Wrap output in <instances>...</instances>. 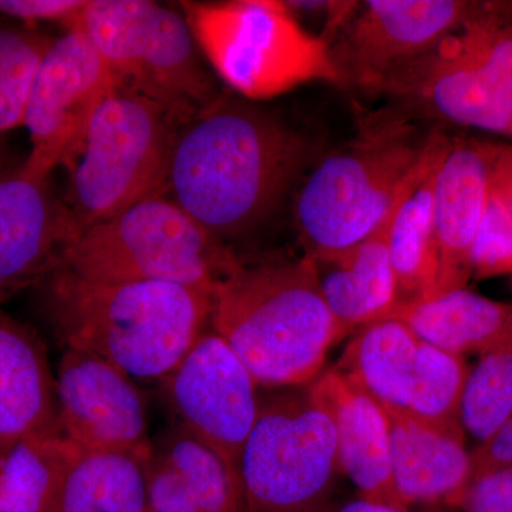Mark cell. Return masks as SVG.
Masks as SVG:
<instances>
[{
    "mask_svg": "<svg viewBox=\"0 0 512 512\" xmlns=\"http://www.w3.org/2000/svg\"><path fill=\"white\" fill-rule=\"evenodd\" d=\"M2 164H3L2 163V153H0V174H2L3 171H5V170H3V165Z\"/></svg>",
    "mask_w": 512,
    "mask_h": 512,
    "instance_id": "obj_38",
    "label": "cell"
},
{
    "mask_svg": "<svg viewBox=\"0 0 512 512\" xmlns=\"http://www.w3.org/2000/svg\"><path fill=\"white\" fill-rule=\"evenodd\" d=\"M56 392L60 429L84 453L150 446L144 394L133 377L109 360L66 349Z\"/></svg>",
    "mask_w": 512,
    "mask_h": 512,
    "instance_id": "obj_14",
    "label": "cell"
},
{
    "mask_svg": "<svg viewBox=\"0 0 512 512\" xmlns=\"http://www.w3.org/2000/svg\"><path fill=\"white\" fill-rule=\"evenodd\" d=\"M50 177L25 161L0 174V303L42 284L77 237Z\"/></svg>",
    "mask_w": 512,
    "mask_h": 512,
    "instance_id": "obj_15",
    "label": "cell"
},
{
    "mask_svg": "<svg viewBox=\"0 0 512 512\" xmlns=\"http://www.w3.org/2000/svg\"><path fill=\"white\" fill-rule=\"evenodd\" d=\"M389 421L394 491L404 510H456L471 481L466 434L446 433L409 414L383 409Z\"/></svg>",
    "mask_w": 512,
    "mask_h": 512,
    "instance_id": "obj_18",
    "label": "cell"
},
{
    "mask_svg": "<svg viewBox=\"0 0 512 512\" xmlns=\"http://www.w3.org/2000/svg\"><path fill=\"white\" fill-rule=\"evenodd\" d=\"M305 387L332 421L340 470L355 484L360 498L407 511L394 491L389 421L382 407L335 367Z\"/></svg>",
    "mask_w": 512,
    "mask_h": 512,
    "instance_id": "obj_17",
    "label": "cell"
},
{
    "mask_svg": "<svg viewBox=\"0 0 512 512\" xmlns=\"http://www.w3.org/2000/svg\"><path fill=\"white\" fill-rule=\"evenodd\" d=\"M423 340L387 318L357 329L335 369L382 409L406 410Z\"/></svg>",
    "mask_w": 512,
    "mask_h": 512,
    "instance_id": "obj_24",
    "label": "cell"
},
{
    "mask_svg": "<svg viewBox=\"0 0 512 512\" xmlns=\"http://www.w3.org/2000/svg\"><path fill=\"white\" fill-rule=\"evenodd\" d=\"M53 39L22 26H0V134L25 126L30 86Z\"/></svg>",
    "mask_w": 512,
    "mask_h": 512,
    "instance_id": "obj_30",
    "label": "cell"
},
{
    "mask_svg": "<svg viewBox=\"0 0 512 512\" xmlns=\"http://www.w3.org/2000/svg\"><path fill=\"white\" fill-rule=\"evenodd\" d=\"M322 512H409L403 510H397V508L387 507V505L369 503V501L362 500L359 498L357 501L352 503L340 505L339 508L332 511Z\"/></svg>",
    "mask_w": 512,
    "mask_h": 512,
    "instance_id": "obj_36",
    "label": "cell"
},
{
    "mask_svg": "<svg viewBox=\"0 0 512 512\" xmlns=\"http://www.w3.org/2000/svg\"><path fill=\"white\" fill-rule=\"evenodd\" d=\"M178 121L126 87L104 100L79 150L64 167V204L77 235L131 205L163 194Z\"/></svg>",
    "mask_w": 512,
    "mask_h": 512,
    "instance_id": "obj_6",
    "label": "cell"
},
{
    "mask_svg": "<svg viewBox=\"0 0 512 512\" xmlns=\"http://www.w3.org/2000/svg\"><path fill=\"white\" fill-rule=\"evenodd\" d=\"M512 417V345L480 356L468 370L460 420L466 436L484 443Z\"/></svg>",
    "mask_w": 512,
    "mask_h": 512,
    "instance_id": "obj_28",
    "label": "cell"
},
{
    "mask_svg": "<svg viewBox=\"0 0 512 512\" xmlns=\"http://www.w3.org/2000/svg\"><path fill=\"white\" fill-rule=\"evenodd\" d=\"M311 154L274 114L221 93L178 124L163 194L225 242L276 210Z\"/></svg>",
    "mask_w": 512,
    "mask_h": 512,
    "instance_id": "obj_1",
    "label": "cell"
},
{
    "mask_svg": "<svg viewBox=\"0 0 512 512\" xmlns=\"http://www.w3.org/2000/svg\"><path fill=\"white\" fill-rule=\"evenodd\" d=\"M195 40L222 79L248 99H268L311 82L342 86L330 46L285 2L191 5Z\"/></svg>",
    "mask_w": 512,
    "mask_h": 512,
    "instance_id": "obj_8",
    "label": "cell"
},
{
    "mask_svg": "<svg viewBox=\"0 0 512 512\" xmlns=\"http://www.w3.org/2000/svg\"><path fill=\"white\" fill-rule=\"evenodd\" d=\"M410 117H429L512 140V110L468 57L457 32L384 74L370 90Z\"/></svg>",
    "mask_w": 512,
    "mask_h": 512,
    "instance_id": "obj_13",
    "label": "cell"
},
{
    "mask_svg": "<svg viewBox=\"0 0 512 512\" xmlns=\"http://www.w3.org/2000/svg\"><path fill=\"white\" fill-rule=\"evenodd\" d=\"M468 370L466 357L421 343L412 392L403 413L433 429L466 434L460 409Z\"/></svg>",
    "mask_w": 512,
    "mask_h": 512,
    "instance_id": "obj_27",
    "label": "cell"
},
{
    "mask_svg": "<svg viewBox=\"0 0 512 512\" xmlns=\"http://www.w3.org/2000/svg\"><path fill=\"white\" fill-rule=\"evenodd\" d=\"M242 512H322L340 470L335 430L306 387L265 397L238 464Z\"/></svg>",
    "mask_w": 512,
    "mask_h": 512,
    "instance_id": "obj_9",
    "label": "cell"
},
{
    "mask_svg": "<svg viewBox=\"0 0 512 512\" xmlns=\"http://www.w3.org/2000/svg\"><path fill=\"white\" fill-rule=\"evenodd\" d=\"M450 143L451 137L439 128L430 131L426 148L394 205L389 251L399 303L426 301L430 296L434 281V184Z\"/></svg>",
    "mask_w": 512,
    "mask_h": 512,
    "instance_id": "obj_22",
    "label": "cell"
},
{
    "mask_svg": "<svg viewBox=\"0 0 512 512\" xmlns=\"http://www.w3.org/2000/svg\"><path fill=\"white\" fill-rule=\"evenodd\" d=\"M148 512H242L237 471L177 426L151 443Z\"/></svg>",
    "mask_w": 512,
    "mask_h": 512,
    "instance_id": "obj_19",
    "label": "cell"
},
{
    "mask_svg": "<svg viewBox=\"0 0 512 512\" xmlns=\"http://www.w3.org/2000/svg\"><path fill=\"white\" fill-rule=\"evenodd\" d=\"M49 433L62 429L45 349L28 328L0 315V451Z\"/></svg>",
    "mask_w": 512,
    "mask_h": 512,
    "instance_id": "obj_21",
    "label": "cell"
},
{
    "mask_svg": "<svg viewBox=\"0 0 512 512\" xmlns=\"http://www.w3.org/2000/svg\"><path fill=\"white\" fill-rule=\"evenodd\" d=\"M471 271L477 281L512 274V217L493 184L474 239Z\"/></svg>",
    "mask_w": 512,
    "mask_h": 512,
    "instance_id": "obj_31",
    "label": "cell"
},
{
    "mask_svg": "<svg viewBox=\"0 0 512 512\" xmlns=\"http://www.w3.org/2000/svg\"><path fill=\"white\" fill-rule=\"evenodd\" d=\"M493 184V143L453 138L433 194L434 281L430 299L467 288L471 251Z\"/></svg>",
    "mask_w": 512,
    "mask_h": 512,
    "instance_id": "obj_16",
    "label": "cell"
},
{
    "mask_svg": "<svg viewBox=\"0 0 512 512\" xmlns=\"http://www.w3.org/2000/svg\"><path fill=\"white\" fill-rule=\"evenodd\" d=\"M171 406L183 427L238 473L262 397L258 383L214 330H205L164 379ZM239 476V474H238Z\"/></svg>",
    "mask_w": 512,
    "mask_h": 512,
    "instance_id": "obj_12",
    "label": "cell"
},
{
    "mask_svg": "<svg viewBox=\"0 0 512 512\" xmlns=\"http://www.w3.org/2000/svg\"><path fill=\"white\" fill-rule=\"evenodd\" d=\"M429 136L396 107L363 111L355 136L320 161L296 198L306 255L336 254L369 237L396 204Z\"/></svg>",
    "mask_w": 512,
    "mask_h": 512,
    "instance_id": "obj_4",
    "label": "cell"
},
{
    "mask_svg": "<svg viewBox=\"0 0 512 512\" xmlns=\"http://www.w3.org/2000/svg\"><path fill=\"white\" fill-rule=\"evenodd\" d=\"M456 510L512 512V467L498 468L474 477Z\"/></svg>",
    "mask_w": 512,
    "mask_h": 512,
    "instance_id": "obj_32",
    "label": "cell"
},
{
    "mask_svg": "<svg viewBox=\"0 0 512 512\" xmlns=\"http://www.w3.org/2000/svg\"><path fill=\"white\" fill-rule=\"evenodd\" d=\"M389 318L402 320L423 342L453 355L483 356L512 345L511 303L467 288L430 301L399 303Z\"/></svg>",
    "mask_w": 512,
    "mask_h": 512,
    "instance_id": "obj_23",
    "label": "cell"
},
{
    "mask_svg": "<svg viewBox=\"0 0 512 512\" xmlns=\"http://www.w3.org/2000/svg\"><path fill=\"white\" fill-rule=\"evenodd\" d=\"M493 187L512 217V144L493 143Z\"/></svg>",
    "mask_w": 512,
    "mask_h": 512,
    "instance_id": "obj_35",
    "label": "cell"
},
{
    "mask_svg": "<svg viewBox=\"0 0 512 512\" xmlns=\"http://www.w3.org/2000/svg\"><path fill=\"white\" fill-rule=\"evenodd\" d=\"M87 36L121 87L164 107L178 123L221 92L187 18L148 0H89L67 26Z\"/></svg>",
    "mask_w": 512,
    "mask_h": 512,
    "instance_id": "obj_7",
    "label": "cell"
},
{
    "mask_svg": "<svg viewBox=\"0 0 512 512\" xmlns=\"http://www.w3.org/2000/svg\"><path fill=\"white\" fill-rule=\"evenodd\" d=\"M457 36L468 57L512 110V3L484 2Z\"/></svg>",
    "mask_w": 512,
    "mask_h": 512,
    "instance_id": "obj_29",
    "label": "cell"
},
{
    "mask_svg": "<svg viewBox=\"0 0 512 512\" xmlns=\"http://www.w3.org/2000/svg\"><path fill=\"white\" fill-rule=\"evenodd\" d=\"M484 2L369 0L357 3L330 43L342 86L370 93L390 70L454 35Z\"/></svg>",
    "mask_w": 512,
    "mask_h": 512,
    "instance_id": "obj_11",
    "label": "cell"
},
{
    "mask_svg": "<svg viewBox=\"0 0 512 512\" xmlns=\"http://www.w3.org/2000/svg\"><path fill=\"white\" fill-rule=\"evenodd\" d=\"M120 84L87 36L77 29L53 39L37 64L25 126L32 151L25 164L52 175L79 150L97 109Z\"/></svg>",
    "mask_w": 512,
    "mask_h": 512,
    "instance_id": "obj_10",
    "label": "cell"
},
{
    "mask_svg": "<svg viewBox=\"0 0 512 512\" xmlns=\"http://www.w3.org/2000/svg\"><path fill=\"white\" fill-rule=\"evenodd\" d=\"M89 0H0V15L26 22H62L69 26Z\"/></svg>",
    "mask_w": 512,
    "mask_h": 512,
    "instance_id": "obj_33",
    "label": "cell"
},
{
    "mask_svg": "<svg viewBox=\"0 0 512 512\" xmlns=\"http://www.w3.org/2000/svg\"><path fill=\"white\" fill-rule=\"evenodd\" d=\"M150 447L83 451L52 512H148Z\"/></svg>",
    "mask_w": 512,
    "mask_h": 512,
    "instance_id": "obj_25",
    "label": "cell"
},
{
    "mask_svg": "<svg viewBox=\"0 0 512 512\" xmlns=\"http://www.w3.org/2000/svg\"><path fill=\"white\" fill-rule=\"evenodd\" d=\"M241 265L221 239L167 195L80 232L57 269L90 282H167L212 295Z\"/></svg>",
    "mask_w": 512,
    "mask_h": 512,
    "instance_id": "obj_5",
    "label": "cell"
},
{
    "mask_svg": "<svg viewBox=\"0 0 512 512\" xmlns=\"http://www.w3.org/2000/svg\"><path fill=\"white\" fill-rule=\"evenodd\" d=\"M82 453L63 433L28 437L0 451V512H52Z\"/></svg>",
    "mask_w": 512,
    "mask_h": 512,
    "instance_id": "obj_26",
    "label": "cell"
},
{
    "mask_svg": "<svg viewBox=\"0 0 512 512\" xmlns=\"http://www.w3.org/2000/svg\"><path fill=\"white\" fill-rule=\"evenodd\" d=\"M210 326L268 389L308 386L345 338L308 255L239 265L212 293Z\"/></svg>",
    "mask_w": 512,
    "mask_h": 512,
    "instance_id": "obj_3",
    "label": "cell"
},
{
    "mask_svg": "<svg viewBox=\"0 0 512 512\" xmlns=\"http://www.w3.org/2000/svg\"><path fill=\"white\" fill-rule=\"evenodd\" d=\"M394 205L363 241L336 254L309 256L326 306L345 338L369 323L389 318L399 305V286L389 251Z\"/></svg>",
    "mask_w": 512,
    "mask_h": 512,
    "instance_id": "obj_20",
    "label": "cell"
},
{
    "mask_svg": "<svg viewBox=\"0 0 512 512\" xmlns=\"http://www.w3.org/2000/svg\"><path fill=\"white\" fill-rule=\"evenodd\" d=\"M450 508L446 507H423V511L421 512H448Z\"/></svg>",
    "mask_w": 512,
    "mask_h": 512,
    "instance_id": "obj_37",
    "label": "cell"
},
{
    "mask_svg": "<svg viewBox=\"0 0 512 512\" xmlns=\"http://www.w3.org/2000/svg\"><path fill=\"white\" fill-rule=\"evenodd\" d=\"M66 349L133 379L164 380L210 326L212 295L167 282H90L56 269L39 285Z\"/></svg>",
    "mask_w": 512,
    "mask_h": 512,
    "instance_id": "obj_2",
    "label": "cell"
},
{
    "mask_svg": "<svg viewBox=\"0 0 512 512\" xmlns=\"http://www.w3.org/2000/svg\"><path fill=\"white\" fill-rule=\"evenodd\" d=\"M512 467V417L491 439L471 450V480L487 471Z\"/></svg>",
    "mask_w": 512,
    "mask_h": 512,
    "instance_id": "obj_34",
    "label": "cell"
}]
</instances>
